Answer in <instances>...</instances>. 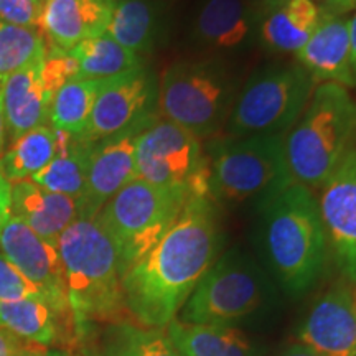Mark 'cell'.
<instances>
[{"label":"cell","instance_id":"6da1fadb","mask_svg":"<svg viewBox=\"0 0 356 356\" xmlns=\"http://www.w3.org/2000/svg\"><path fill=\"white\" fill-rule=\"evenodd\" d=\"M220 246L213 200L191 197L167 234L122 275L129 314L145 327L165 328L215 264Z\"/></svg>","mask_w":356,"mask_h":356},{"label":"cell","instance_id":"7a4b0ae2","mask_svg":"<svg viewBox=\"0 0 356 356\" xmlns=\"http://www.w3.org/2000/svg\"><path fill=\"white\" fill-rule=\"evenodd\" d=\"M66 299L78 337L91 325L114 323L126 314L122 275L115 249L95 218H79L56 243Z\"/></svg>","mask_w":356,"mask_h":356},{"label":"cell","instance_id":"3957f363","mask_svg":"<svg viewBox=\"0 0 356 356\" xmlns=\"http://www.w3.org/2000/svg\"><path fill=\"white\" fill-rule=\"evenodd\" d=\"M262 243L270 269L291 293L317 282L328 254L318 200L292 181L262 200Z\"/></svg>","mask_w":356,"mask_h":356},{"label":"cell","instance_id":"277c9868","mask_svg":"<svg viewBox=\"0 0 356 356\" xmlns=\"http://www.w3.org/2000/svg\"><path fill=\"white\" fill-rule=\"evenodd\" d=\"M356 139V101L346 88L322 83L286 134V159L292 181L322 188Z\"/></svg>","mask_w":356,"mask_h":356},{"label":"cell","instance_id":"5b68a950","mask_svg":"<svg viewBox=\"0 0 356 356\" xmlns=\"http://www.w3.org/2000/svg\"><path fill=\"white\" fill-rule=\"evenodd\" d=\"M190 191L134 178L95 216L118 254L121 275L137 264L175 225Z\"/></svg>","mask_w":356,"mask_h":356},{"label":"cell","instance_id":"8992f818","mask_svg":"<svg viewBox=\"0 0 356 356\" xmlns=\"http://www.w3.org/2000/svg\"><path fill=\"white\" fill-rule=\"evenodd\" d=\"M238 92V79L225 61L181 60L163 71L159 108L165 121L204 139L225 126Z\"/></svg>","mask_w":356,"mask_h":356},{"label":"cell","instance_id":"52a82bcc","mask_svg":"<svg viewBox=\"0 0 356 356\" xmlns=\"http://www.w3.org/2000/svg\"><path fill=\"white\" fill-rule=\"evenodd\" d=\"M286 134L233 137L213 145L208 162L210 198L241 203L270 197L292 184Z\"/></svg>","mask_w":356,"mask_h":356},{"label":"cell","instance_id":"ba28073f","mask_svg":"<svg viewBox=\"0 0 356 356\" xmlns=\"http://www.w3.org/2000/svg\"><path fill=\"white\" fill-rule=\"evenodd\" d=\"M315 83L300 65L269 66L244 83L229 114L234 137L286 134L309 104Z\"/></svg>","mask_w":356,"mask_h":356},{"label":"cell","instance_id":"9c48e42d","mask_svg":"<svg viewBox=\"0 0 356 356\" xmlns=\"http://www.w3.org/2000/svg\"><path fill=\"white\" fill-rule=\"evenodd\" d=\"M264 277L248 256L226 252L215 261L180 310L185 323L233 325L264 300Z\"/></svg>","mask_w":356,"mask_h":356},{"label":"cell","instance_id":"30bf717a","mask_svg":"<svg viewBox=\"0 0 356 356\" xmlns=\"http://www.w3.org/2000/svg\"><path fill=\"white\" fill-rule=\"evenodd\" d=\"M137 178L147 184L175 186L191 197H208V162L198 137L170 121L152 122L139 136Z\"/></svg>","mask_w":356,"mask_h":356},{"label":"cell","instance_id":"8fae6325","mask_svg":"<svg viewBox=\"0 0 356 356\" xmlns=\"http://www.w3.org/2000/svg\"><path fill=\"white\" fill-rule=\"evenodd\" d=\"M320 216L328 251L343 279L356 282V139L322 185Z\"/></svg>","mask_w":356,"mask_h":356},{"label":"cell","instance_id":"7c38bea8","mask_svg":"<svg viewBox=\"0 0 356 356\" xmlns=\"http://www.w3.org/2000/svg\"><path fill=\"white\" fill-rule=\"evenodd\" d=\"M152 122L154 118L144 119L109 139L92 144L86 188L78 202L79 218L92 220L115 193L137 178V140Z\"/></svg>","mask_w":356,"mask_h":356},{"label":"cell","instance_id":"4fadbf2b","mask_svg":"<svg viewBox=\"0 0 356 356\" xmlns=\"http://www.w3.org/2000/svg\"><path fill=\"white\" fill-rule=\"evenodd\" d=\"M155 95L157 91L154 79L144 66L119 76L102 79L81 139L88 142L109 139L134 124L152 118L149 115V108Z\"/></svg>","mask_w":356,"mask_h":356},{"label":"cell","instance_id":"5bb4252c","mask_svg":"<svg viewBox=\"0 0 356 356\" xmlns=\"http://www.w3.org/2000/svg\"><path fill=\"white\" fill-rule=\"evenodd\" d=\"M297 338L320 356H356L353 284L343 279L323 292L302 320Z\"/></svg>","mask_w":356,"mask_h":356},{"label":"cell","instance_id":"9a60e30c","mask_svg":"<svg viewBox=\"0 0 356 356\" xmlns=\"http://www.w3.org/2000/svg\"><path fill=\"white\" fill-rule=\"evenodd\" d=\"M0 251L47 299L70 309L56 244L43 239L24 221L10 215L0 233Z\"/></svg>","mask_w":356,"mask_h":356},{"label":"cell","instance_id":"2e32d148","mask_svg":"<svg viewBox=\"0 0 356 356\" xmlns=\"http://www.w3.org/2000/svg\"><path fill=\"white\" fill-rule=\"evenodd\" d=\"M114 6L115 0H44L38 29L48 48L68 53L106 33Z\"/></svg>","mask_w":356,"mask_h":356},{"label":"cell","instance_id":"e0dca14e","mask_svg":"<svg viewBox=\"0 0 356 356\" xmlns=\"http://www.w3.org/2000/svg\"><path fill=\"white\" fill-rule=\"evenodd\" d=\"M259 17L251 0H202L191 37L208 51H239L251 43Z\"/></svg>","mask_w":356,"mask_h":356},{"label":"cell","instance_id":"ac0fdd59","mask_svg":"<svg viewBox=\"0 0 356 356\" xmlns=\"http://www.w3.org/2000/svg\"><path fill=\"white\" fill-rule=\"evenodd\" d=\"M297 56L315 84L335 83L343 88H355L350 29L345 15L322 10L317 29Z\"/></svg>","mask_w":356,"mask_h":356},{"label":"cell","instance_id":"d6986e66","mask_svg":"<svg viewBox=\"0 0 356 356\" xmlns=\"http://www.w3.org/2000/svg\"><path fill=\"white\" fill-rule=\"evenodd\" d=\"M44 58H38L13 73L0 91L6 114L7 139L10 142L32 129L48 126L50 122L53 95L43 81Z\"/></svg>","mask_w":356,"mask_h":356},{"label":"cell","instance_id":"ffe728a7","mask_svg":"<svg viewBox=\"0 0 356 356\" xmlns=\"http://www.w3.org/2000/svg\"><path fill=\"white\" fill-rule=\"evenodd\" d=\"M12 215L56 244L61 233L79 220V208L74 198L43 188L32 180H20L12 184Z\"/></svg>","mask_w":356,"mask_h":356},{"label":"cell","instance_id":"44dd1931","mask_svg":"<svg viewBox=\"0 0 356 356\" xmlns=\"http://www.w3.org/2000/svg\"><path fill=\"white\" fill-rule=\"evenodd\" d=\"M165 332L181 356H261L259 348L234 325L185 323L173 318Z\"/></svg>","mask_w":356,"mask_h":356},{"label":"cell","instance_id":"7402d4cb","mask_svg":"<svg viewBox=\"0 0 356 356\" xmlns=\"http://www.w3.org/2000/svg\"><path fill=\"white\" fill-rule=\"evenodd\" d=\"M322 8L314 0H287L262 17L261 42L275 53H299L317 29Z\"/></svg>","mask_w":356,"mask_h":356},{"label":"cell","instance_id":"603a6c76","mask_svg":"<svg viewBox=\"0 0 356 356\" xmlns=\"http://www.w3.org/2000/svg\"><path fill=\"white\" fill-rule=\"evenodd\" d=\"M66 317L71 318L70 309L44 297L0 302V327L43 348L60 338L61 322Z\"/></svg>","mask_w":356,"mask_h":356},{"label":"cell","instance_id":"cb8c5ba5","mask_svg":"<svg viewBox=\"0 0 356 356\" xmlns=\"http://www.w3.org/2000/svg\"><path fill=\"white\" fill-rule=\"evenodd\" d=\"M58 142L60 149L56 157L29 180L79 202L86 188L89 159L95 142H88L61 131H58Z\"/></svg>","mask_w":356,"mask_h":356},{"label":"cell","instance_id":"d4e9b609","mask_svg":"<svg viewBox=\"0 0 356 356\" xmlns=\"http://www.w3.org/2000/svg\"><path fill=\"white\" fill-rule=\"evenodd\" d=\"M106 33L136 55L152 51L162 35V8L155 0H115Z\"/></svg>","mask_w":356,"mask_h":356},{"label":"cell","instance_id":"484cf974","mask_svg":"<svg viewBox=\"0 0 356 356\" xmlns=\"http://www.w3.org/2000/svg\"><path fill=\"white\" fill-rule=\"evenodd\" d=\"M58 131L50 126L32 129L15 139L0 155V173L10 184L29 180L56 157Z\"/></svg>","mask_w":356,"mask_h":356},{"label":"cell","instance_id":"4316f807","mask_svg":"<svg viewBox=\"0 0 356 356\" xmlns=\"http://www.w3.org/2000/svg\"><path fill=\"white\" fill-rule=\"evenodd\" d=\"M76 63L74 79H109L140 68V56L114 42L108 33L81 42L68 51Z\"/></svg>","mask_w":356,"mask_h":356},{"label":"cell","instance_id":"83f0119b","mask_svg":"<svg viewBox=\"0 0 356 356\" xmlns=\"http://www.w3.org/2000/svg\"><path fill=\"white\" fill-rule=\"evenodd\" d=\"M99 351L102 356H181L165 328L145 327L127 320L108 323Z\"/></svg>","mask_w":356,"mask_h":356},{"label":"cell","instance_id":"f1b7e54d","mask_svg":"<svg viewBox=\"0 0 356 356\" xmlns=\"http://www.w3.org/2000/svg\"><path fill=\"white\" fill-rule=\"evenodd\" d=\"M102 79H73L55 92L50 106V124L56 131L83 137Z\"/></svg>","mask_w":356,"mask_h":356},{"label":"cell","instance_id":"f546056e","mask_svg":"<svg viewBox=\"0 0 356 356\" xmlns=\"http://www.w3.org/2000/svg\"><path fill=\"white\" fill-rule=\"evenodd\" d=\"M47 53L48 44L40 29L12 25L0 19V91L13 73Z\"/></svg>","mask_w":356,"mask_h":356},{"label":"cell","instance_id":"4dcf8cb0","mask_svg":"<svg viewBox=\"0 0 356 356\" xmlns=\"http://www.w3.org/2000/svg\"><path fill=\"white\" fill-rule=\"evenodd\" d=\"M30 297L44 296L32 282H29V280H26L24 275L6 259V257L0 256V302L22 300L30 299ZM44 299H47V297H44Z\"/></svg>","mask_w":356,"mask_h":356},{"label":"cell","instance_id":"1f68e13d","mask_svg":"<svg viewBox=\"0 0 356 356\" xmlns=\"http://www.w3.org/2000/svg\"><path fill=\"white\" fill-rule=\"evenodd\" d=\"M42 0H0V19L7 24L38 29Z\"/></svg>","mask_w":356,"mask_h":356},{"label":"cell","instance_id":"d6a6232c","mask_svg":"<svg viewBox=\"0 0 356 356\" xmlns=\"http://www.w3.org/2000/svg\"><path fill=\"white\" fill-rule=\"evenodd\" d=\"M47 348L0 327V356H42Z\"/></svg>","mask_w":356,"mask_h":356},{"label":"cell","instance_id":"836d02e7","mask_svg":"<svg viewBox=\"0 0 356 356\" xmlns=\"http://www.w3.org/2000/svg\"><path fill=\"white\" fill-rule=\"evenodd\" d=\"M12 215V184L0 173V233Z\"/></svg>","mask_w":356,"mask_h":356},{"label":"cell","instance_id":"e575fe53","mask_svg":"<svg viewBox=\"0 0 356 356\" xmlns=\"http://www.w3.org/2000/svg\"><path fill=\"white\" fill-rule=\"evenodd\" d=\"M322 10L337 13V15H345L346 12L356 8V0H322Z\"/></svg>","mask_w":356,"mask_h":356},{"label":"cell","instance_id":"d590c367","mask_svg":"<svg viewBox=\"0 0 356 356\" xmlns=\"http://www.w3.org/2000/svg\"><path fill=\"white\" fill-rule=\"evenodd\" d=\"M350 29V53H351V70H353L355 76V88H356V12L353 17L348 20Z\"/></svg>","mask_w":356,"mask_h":356},{"label":"cell","instance_id":"8d00e7d4","mask_svg":"<svg viewBox=\"0 0 356 356\" xmlns=\"http://www.w3.org/2000/svg\"><path fill=\"white\" fill-rule=\"evenodd\" d=\"M252 6L256 7V10L259 12L261 17H264L266 13L273 12L274 8H277L282 6V3H286L287 0H251Z\"/></svg>","mask_w":356,"mask_h":356},{"label":"cell","instance_id":"74e56055","mask_svg":"<svg viewBox=\"0 0 356 356\" xmlns=\"http://www.w3.org/2000/svg\"><path fill=\"white\" fill-rule=\"evenodd\" d=\"M279 356H320L315 353V351H312L307 348V346L300 345V343H293L289 346V348H286L280 353Z\"/></svg>","mask_w":356,"mask_h":356},{"label":"cell","instance_id":"f35d334b","mask_svg":"<svg viewBox=\"0 0 356 356\" xmlns=\"http://www.w3.org/2000/svg\"><path fill=\"white\" fill-rule=\"evenodd\" d=\"M7 142V124H6V114H3V104L2 96H0V155L3 154Z\"/></svg>","mask_w":356,"mask_h":356},{"label":"cell","instance_id":"ab89813d","mask_svg":"<svg viewBox=\"0 0 356 356\" xmlns=\"http://www.w3.org/2000/svg\"><path fill=\"white\" fill-rule=\"evenodd\" d=\"M42 356H70L66 351H61V350H47Z\"/></svg>","mask_w":356,"mask_h":356},{"label":"cell","instance_id":"60d3db41","mask_svg":"<svg viewBox=\"0 0 356 356\" xmlns=\"http://www.w3.org/2000/svg\"><path fill=\"white\" fill-rule=\"evenodd\" d=\"M83 356H102V355L97 348H86V350H84Z\"/></svg>","mask_w":356,"mask_h":356},{"label":"cell","instance_id":"b9f144b4","mask_svg":"<svg viewBox=\"0 0 356 356\" xmlns=\"http://www.w3.org/2000/svg\"><path fill=\"white\" fill-rule=\"evenodd\" d=\"M353 293H355V304H356V282L353 284Z\"/></svg>","mask_w":356,"mask_h":356},{"label":"cell","instance_id":"7bdbcfd3","mask_svg":"<svg viewBox=\"0 0 356 356\" xmlns=\"http://www.w3.org/2000/svg\"><path fill=\"white\" fill-rule=\"evenodd\" d=\"M42 2H44V0H42Z\"/></svg>","mask_w":356,"mask_h":356}]
</instances>
